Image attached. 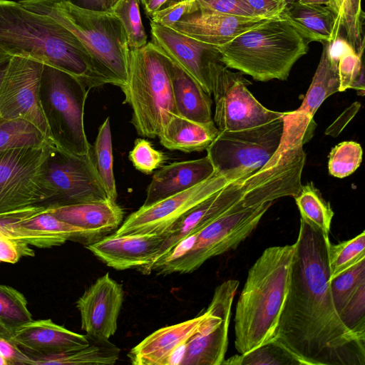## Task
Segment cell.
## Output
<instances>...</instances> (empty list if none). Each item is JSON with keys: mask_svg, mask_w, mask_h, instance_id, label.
I'll return each instance as SVG.
<instances>
[{"mask_svg": "<svg viewBox=\"0 0 365 365\" xmlns=\"http://www.w3.org/2000/svg\"><path fill=\"white\" fill-rule=\"evenodd\" d=\"M329 243L328 234L300 219L274 339L304 365H365V336L343 324L333 302Z\"/></svg>", "mask_w": 365, "mask_h": 365, "instance_id": "obj_1", "label": "cell"}, {"mask_svg": "<svg viewBox=\"0 0 365 365\" xmlns=\"http://www.w3.org/2000/svg\"><path fill=\"white\" fill-rule=\"evenodd\" d=\"M0 48L13 56L32 58L63 70L89 90L108 83L77 37L52 18L19 1L0 0Z\"/></svg>", "mask_w": 365, "mask_h": 365, "instance_id": "obj_2", "label": "cell"}, {"mask_svg": "<svg viewBox=\"0 0 365 365\" xmlns=\"http://www.w3.org/2000/svg\"><path fill=\"white\" fill-rule=\"evenodd\" d=\"M295 245L265 249L248 272L235 316V346L244 354L275 337L288 293Z\"/></svg>", "mask_w": 365, "mask_h": 365, "instance_id": "obj_3", "label": "cell"}, {"mask_svg": "<svg viewBox=\"0 0 365 365\" xmlns=\"http://www.w3.org/2000/svg\"><path fill=\"white\" fill-rule=\"evenodd\" d=\"M272 174L227 212L182 240L153 271L163 274L192 272L207 259L235 249L254 232L274 203L267 202Z\"/></svg>", "mask_w": 365, "mask_h": 365, "instance_id": "obj_4", "label": "cell"}, {"mask_svg": "<svg viewBox=\"0 0 365 365\" xmlns=\"http://www.w3.org/2000/svg\"><path fill=\"white\" fill-rule=\"evenodd\" d=\"M283 11L217 46L224 65L258 81L287 80L294 63L307 53L310 41Z\"/></svg>", "mask_w": 365, "mask_h": 365, "instance_id": "obj_5", "label": "cell"}, {"mask_svg": "<svg viewBox=\"0 0 365 365\" xmlns=\"http://www.w3.org/2000/svg\"><path fill=\"white\" fill-rule=\"evenodd\" d=\"M25 8L48 16L83 44L109 84L127 82L130 48L123 26L111 11L82 9L64 0H19Z\"/></svg>", "mask_w": 365, "mask_h": 365, "instance_id": "obj_6", "label": "cell"}, {"mask_svg": "<svg viewBox=\"0 0 365 365\" xmlns=\"http://www.w3.org/2000/svg\"><path fill=\"white\" fill-rule=\"evenodd\" d=\"M170 59L153 42L130 48L125 103L138 135L155 138L177 113L171 83Z\"/></svg>", "mask_w": 365, "mask_h": 365, "instance_id": "obj_7", "label": "cell"}, {"mask_svg": "<svg viewBox=\"0 0 365 365\" xmlns=\"http://www.w3.org/2000/svg\"><path fill=\"white\" fill-rule=\"evenodd\" d=\"M89 89L74 76L43 63L39 102L52 143L76 155L91 147L84 128V108Z\"/></svg>", "mask_w": 365, "mask_h": 365, "instance_id": "obj_8", "label": "cell"}, {"mask_svg": "<svg viewBox=\"0 0 365 365\" xmlns=\"http://www.w3.org/2000/svg\"><path fill=\"white\" fill-rule=\"evenodd\" d=\"M46 208L109 200L97 173L91 153L76 155L51 144L44 165Z\"/></svg>", "mask_w": 365, "mask_h": 365, "instance_id": "obj_9", "label": "cell"}, {"mask_svg": "<svg viewBox=\"0 0 365 365\" xmlns=\"http://www.w3.org/2000/svg\"><path fill=\"white\" fill-rule=\"evenodd\" d=\"M283 116L269 123L236 131H218L206 149L215 170L222 174L254 172L273 157L283 134Z\"/></svg>", "mask_w": 365, "mask_h": 365, "instance_id": "obj_10", "label": "cell"}, {"mask_svg": "<svg viewBox=\"0 0 365 365\" xmlns=\"http://www.w3.org/2000/svg\"><path fill=\"white\" fill-rule=\"evenodd\" d=\"M286 151L277 150L260 169L228 183L182 216L163 233L165 240L154 262L142 272L150 273L182 240L197 232L242 200L249 190L277 169Z\"/></svg>", "mask_w": 365, "mask_h": 365, "instance_id": "obj_11", "label": "cell"}, {"mask_svg": "<svg viewBox=\"0 0 365 365\" xmlns=\"http://www.w3.org/2000/svg\"><path fill=\"white\" fill-rule=\"evenodd\" d=\"M51 144L0 152V213L38 205L44 200V165Z\"/></svg>", "mask_w": 365, "mask_h": 365, "instance_id": "obj_12", "label": "cell"}, {"mask_svg": "<svg viewBox=\"0 0 365 365\" xmlns=\"http://www.w3.org/2000/svg\"><path fill=\"white\" fill-rule=\"evenodd\" d=\"M253 172L215 173L203 182L130 214L113 233L163 234L182 216L228 183Z\"/></svg>", "mask_w": 365, "mask_h": 365, "instance_id": "obj_13", "label": "cell"}, {"mask_svg": "<svg viewBox=\"0 0 365 365\" xmlns=\"http://www.w3.org/2000/svg\"><path fill=\"white\" fill-rule=\"evenodd\" d=\"M250 84L241 72H232L226 66L221 71L212 93L215 103L213 120L218 131L251 128L283 116L284 112L262 105L248 90Z\"/></svg>", "mask_w": 365, "mask_h": 365, "instance_id": "obj_14", "label": "cell"}, {"mask_svg": "<svg viewBox=\"0 0 365 365\" xmlns=\"http://www.w3.org/2000/svg\"><path fill=\"white\" fill-rule=\"evenodd\" d=\"M43 66V63L32 58L12 57L0 86V121L26 119L50 140L38 95Z\"/></svg>", "mask_w": 365, "mask_h": 365, "instance_id": "obj_15", "label": "cell"}, {"mask_svg": "<svg viewBox=\"0 0 365 365\" xmlns=\"http://www.w3.org/2000/svg\"><path fill=\"white\" fill-rule=\"evenodd\" d=\"M153 43L188 73L210 95L225 67L217 46L150 21Z\"/></svg>", "mask_w": 365, "mask_h": 365, "instance_id": "obj_16", "label": "cell"}, {"mask_svg": "<svg viewBox=\"0 0 365 365\" xmlns=\"http://www.w3.org/2000/svg\"><path fill=\"white\" fill-rule=\"evenodd\" d=\"M322 44L318 66L301 106L295 110L284 112L280 150L304 145L309 140L315 128L314 114L328 97L339 92L337 65L329 58L328 42Z\"/></svg>", "mask_w": 365, "mask_h": 365, "instance_id": "obj_17", "label": "cell"}, {"mask_svg": "<svg viewBox=\"0 0 365 365\" xmlns=\"http://www.w3.org/2000/svg\"><path fill=\"white\" fill-rule=\"evenodd\" d=\"M215 316L209 305L193 319L159 329L132 348L128 357L134 365L179 364L187 342L207 327Z\"/></svg>", "mask_w": 365, "mask_h": 365, "instance_id": "obj_18", "label": "cell"}, {"mask_svg": "<svg viewBox=\"0 0 365 365\" xmlns=\"http://www.w3.org/2000/svg\"><path fill=\"white\" fill-rule=\"evenodd\" d=\"M124 299L120 284L108 273L98 278L76 301L81 329L92 339L108 340L118 329Z\"/></svg>", "mask_w": 365, "mask_h": 365, "instance_id": "obj_19", "label": "cell"}, {"mask_svg": "<svg viewBox=\"0 0 365 365\" xmlns=\"http://www.w3.org/2000/svg\"><path fill=\"white\" fill-rule=\"evenodd\" d=\"M164 240L163 234H113L88 244L86 247L115 269L138 268L143 272L154 262Z\"/></svg>", "mask_w": 365, "mask_h": 365, "instance_id": "obj_20", "label": "cell"}, {"mask_svg": "<svg viewBox=\"0 0 365 365\" xmlns=\"http://www.w3.org/2000/svg\"><path fill=\"white\" fill-rule=\"evenodd\" d=\"M16 345L30 359L73 351L90 344V339L54 323L51 319L32 320L13 330Z\"/></svg>", "mask_w": 365, "mask_h": 365, "instance_id": "obj_21", "label": "cell"}, {"mask_svg": "<svg viewBox=\"0 0 365 365\" xmlns=\"http://www.w3.org/2000/svg\"><path fill=\"white\" fill-rule=\"evenodd\" d=\"M277 16L245 17L194 11L167 26L200 41L219 46Z\"/></svg>", "mask_w": 365, "mask_h": 365, "instance_id": "obj_22", "label": "cell"}, {"mask_svg": "<svg viewBox=\"0 0 365 365\" xmlns=\"http://www.w3.org/2000/svg\"><path fill=\"white\" fill-rule=\"evenodd\" d=\"M215 173V168L207 155L200 159L165 165L153 175L143 206L150 205L189 189L207 180Z\"/></svg>", "mask_w": 365, "mask_h": 365, "instance_id": "obj_23", "label": "cell"}, {"mask_svg": "<svg viewBox=\"0 0 365 365\" xmlns=\"http://www.w3.org/2000/svg\"><path fill=\"white\" fill-rule=\"evenodd\" d=\"M58 220L88 230L99 239L119 227L124 212L117 202L93 201L48 208Z\"/></svg>", "mask_w": 365, "mask_h": 365, "instance_id": "obj_24", "label": "cell"}, {"mask_svg": "<svg viewBox=\"0 0 365 365\" xmlns=\"http://www.w3.org/2000/svg\"><path fill=\"white\" fill-rule=\"evenodd\" d=\"M231 315L216 311L211 322L185 344L180 365H222L228 346Z\"/></svg>", "mask_w": 365, "mask_h": 365, "instance_id": "obj_25", "label": "cell"}, {"mask_svg": "<svg viewBox=\"0 0 365 365\" xmlns=\"http://www.w3.org/2000/svg\"><path fill=\"white\" fill-rule=\"evenodd\" d=\"M170 69L177 114L205 125L216 126L212 115L210 95L172 60Z\"/></svg>", "mask_w": 365, "mask_h": 365, "instance_id": "obj_26", "label": "cell"}, {"mask_svg": "<svg viewBox=\"0 0 365 365\" xmlns=\"http://www.w3.org/2000/svg\"><path fill=\"white\" fill-rule=\"evenodd\" d=\"M286 19L309 41L330 42L339 34L337 16L329 6L289 2Z\"/></svg>", "mask_w": 365, "mask_h": 365, "instance_id": "obj_27", "label": "cell"}, {"mask_svg": "<svg viewBox=\"0 0 365 365\" xmlns=\"http://www.w3.org/2000/svg\"><path fill=\"white\" fill-rule=\"evenodd\" d=\"M217 133L216 126L205 125L175 113L158 137L167 149L191 153L206 150Z\"/></svg>", "mask_w": 365, "mask_h": 365, "instance_id": "obj_28", "label": "cell"}, {"mask_svg": "<svg viewBox=\"0 0 365 365\" xmlns=\"http://www.w3.org/2000/svg\"><path fill=\"white\" fill-rule=\"evenodd\" d=\"M48 208L34 205L19 210L0 213V235L24 241L38 248L60 246L67 240L63 237L42 231L27 229L20 225L22 222L46 211Z\"/></svg>", "mask_w": 365, "mask_h": 365, "instance_id": "obj_29", "label": "cell"}, {"mask_svg": "<svg viewBox=\"0 0 365 365\" xmlns=\"http://www.w3.org/2000/svg\"><path fill=\"white\" fill-rule=\"evenodd\" d=\"M119 353V349L108 340L90 339L86 347L63 354L30 359L29 364L113 365L118 361Z\"/></svg>", "mask_w": 365, "mask_h": 365, "instance_id": "obj_30", "label": "cell"}, {"mask_svg": "<svg viewBox=\"0 0 365 365\" xmlns=\"http://www.w3.org/2000/svg\"><path fill=\"white\" fill-rule=\"evenodd\" d=\"M301 215V219L329 235L334 212L329 202L312 182L302 185L299 193L294 197Z\"/></svg>", "mask_w": 365, "mask_h": 365, "instance_id": "obj_31", "label": "cell"}, {"mask_svg": "<svg viewBox=\"0 0 365 365\" xmlns=\"http://www.w3.org/2000/svg\"><path fill=\"white\" fill-rule=\"evenodd\" d=\"M51 143L35 125L26 119L0 121V152L20 148H41Z\"/></svg>", "mask_w": 365, "mask_h": 365, "instance_id": "obj_32", "label": "cell"}, {"mask_svg": "<svg viewBox=\"0 0 365 365\" xmlns=\"http://www.w3.org/2000/svg\"><path fill=\"white\" fill-rule=\"evenodd\" d=\"M94 164L108 198L116 202L118 193L113 173V155L110 118L98 128L93 147Z\"/></svg>", "mask_w": 365, "mask_h": 365, "instance_id": "obj_33", "label": "cell"}, {"mask_svg": "<svg viewBox=\"0 0 365 365\" xmlns=\"http://www.w3.org/2000/svg\"><path fill=\"white\" fill-rule=\"evenodd\" d=\"M223 365H304L281 342L274 339L244 354L225 359Z\"/></svg>", "mask_w": 365, "mask_h": 365, "instance_id": "obj_34", "label": "cell"}, {"mask_svg": "<svg viewBox=\"0 0 365 365\" xmlns=\"http://www.w3.org/2000/svg\"><path fill=\"white\" fill-rule=\"evenodd\" d=\"M48 210L22 222L20 225L27 229L58 235L67 240L80 242L84 243L85 245L99 240L96 235L88 230L58 220L51 215Z\"/></svg>", "mask_w": 365, "mask_h": 365, "instance_id": "obj_35", "label": "cell"}, {"mask_svg": "<svg viewBox=\"0 0 365 365\" xmlns=\"http://www.w3.org/2000/svg\"><path fill=\"white\" fill-rule=\"evenodd\" d=\"M32 320L24 295L11 286L0 284V323L13 331Z\"/></svg>", "mask_w": 365, "mask_h": 365, "instance_id": "obj_36", "label": "cell"}, {"mask_svg": "<svg viewBox=\"0 0 365 365\" xmlns=\"http://www.w3.org/2000/svg\"><path fill=\"white\" fill-rule=\"evenodd\" d=\"M365 258V232L337 245L329 243V259L331 279Z\"/></svg>", "mask_w": 365, "mask_h": 365, "instance_id": "obj_37", "label": "cell"}, {"mask_svg": "<svg viewBox=\"0 0 365 365\" xmlns=\"http://www.w3.org/2000/svg\"><path fill=\"white\" fill-rule=\"evenodd\" d=\"M140 0H120L110 11L120 20L125 32L130 48L147 43V34L139 9Z\"/></svg>", "mask_w": 365, "mask_h": 365, "instance_id": "obj_38", "label": "cell"}, {"mask_svg": "<svg viewBox=\"0 0 365 365\" xmlns=\"http://www.w3.org/2000/svg\"><path fill=\"white\" fill-rule=\"evenodd\" d=\"M364 282L365 258L330 279L331 294L338 314L357 288Z\"/></svg>", "mask_w": 365, "mask_h": 365, "instance_id": "obj_39", "label": "cell"}, {"mask_svg": "<svg viewBox=\"0 0 365 365\" xmlns=\"http://www.w3.org/2000/svg\"><path fill=\"white\" fill-rule=\"evenodd\" d=\"M362 153V148L356 142L344 141L337 144L329 155V174L338 178L349 176L360 166Z\"/></svg>", "mask_w": 365, "mask_h": 365, "instance_id": "obj_40", "label": "cell"}, {"mask_svg": "<svg viewBox=\"0 0 365 365\" xmlns=\"http://www.w3.org/2000/svg\"><path fill=\"white\" fill-rule=\"evenodd\" d=\"M364 19L361 0L343 1L338 25L344 29L346 40L357 53H363L364 48Z\"/></svg>", "mask_w": 365, "mask_h": 365, "instance_id": "obj_41", "label": "cell"}, {"mask_svg": "<svg viewBox=\"0 0 365 365\" xmlns=\"http://www.w3.org/2000/svg\"><path fill=\"white\" fill-rule=\"evenodd\" d=\"M337 69L339 78V92L353 88L361 93V96H364V68L362 53H357L350 46L339 56Z\"/></svg>", "mask_w": 365, "mask_h": 365, "instance_id": "obj_42", "label": "cell"}, {"mask_svg": "<svg viewBox=\"0 0 365 365\" xmlns=\"http://www.w3.org/2000/svg\"><path fill=\"white\" fill-rule=\"evenodd\" d=\"M339 316L349 329L365 336V282L348 299Z\"/></svg>", "mask_w": 365, "mask_h": 365, "instance_id": "obj_43", "label": "cell"}, {"mask_svg": "<svg viewBox=\"0 0 365 365\" xmlns=\"http://www.w3.org/2000/svg\"><path fill=\"white\" fill-rule=\"evenodd\" d=\"M128 158L135 169L145 174H150L165 162L166 156L155 150L145 139L138 138L135 141Z\"/></svg>", "mask_w": 365, "mask_h": 365, "instance_id": "obj_44", "label": "cell"}, {"mask_svg": "<svg viewBox=\"0 0 365 365\" xmlns=\"http://www.w3.org/2000/svg\"><path fill=\"white\" fill-rule=\"evenodd\" d=\"M194 11L245 17L258 16L245 0H193L188 14Z\"/></svg>", "mask_w": 365, "mask_h": 365, "instance_id": "obj_45", "label": "cell"}, {"mask_svg": "<svg viewBox=\"0 0 365 365\" xmlns=\"http://www.w3.org/2000/svg\"><path fill=\"white\" fill-rule=\"evenodd\" d=\"M13 331L0 323V365L29 364L30 357L14 342Z\"/></svg>", "mask_w": 365, "mask_h": 365, "instance_id": "obj_46", "label": "cell"}, {"mask_svg": "<svg viewBox=\"0 0 365 365\" xmlns=\"http://www.w3.org/2000/svg\"><path fill=\"white\" fill-rule=\"evenodd\" d=\"M34 250L27 242L0 235V262L15 264L23 257H33Z\"/></svg>", "mask_w": 365, "mask_h": 365, "instance_id": "obj_47", "label": "cell"}, {"mask_svg": "<svg viewBox=\"0 0 365 365\" xmlns=\"http://www.w3.org/2000/svg\"><path fill=\"white\" fill-rule=\"evenodd\" d=\"M257 16H274L287 7L289 0H245Z\"/></svg>", "mask_w": 365, "mask_h": 365, "instance_id": "obj_48", "label": "cell"}, {"mask_svg": "<svg viewBox=\"0 0 365 365\" xmlns=\"http://www.w3.org/2000/svg\"><path fill=\"white\" fill-rule=\"evenodd\" d=\"M360 107V103H354L351 105V106L347 108L343 114H341L339 118L331 125H330L327 131L325 132L326 135H330L333 136H336L343 129V128L346 125V123H341L342 119L349 121L353 116L355 115L358 109Z\"/></svg>", "mask_w": 365, "mask_h": 365, "instance_id": "obj_49", "label": "cell"}, {"mask_svg": "<svg viewBox=\"0 0 365 365\" xmlns=\"http://www.w3.org/2000/svg\"><path fill=\"white\" fill-rule=\"evenodd\" d=\"M67 3L78 8L95 11H107L104 5L103 0H64Z\"/></svg>", "mask_w": 365, "mask_h": 365, "instance_id": "obj_50", "label": "cell"}, {"mask_svg": "<svg viewBox=\"0 0 365 365\" xmlns=\"http://www.w3.org/2000/svg\"><path fill=\"white\" fill-rule=\"evenodd\" d=\"M183 1L186 0H150L143 7L147 15L150 16L156 11L170 7Z\"/></svg>", "mask_w": 365, "mask_h": 365, "instance_id": "obj_51", "label": "cell"}, {"mask_svg": "<svg viewBox=\"0 0 365 365\" xmlns=\"http://www.w3.org/2000/svg\"><path fill=\"white\" fill-rule=\"evenodd\" d=\"M13 56L0 48V86L8 70Z\"/></svg>", "mask_w": 365, "mask_h": 365, "instance_id": "obj_52", "label": "cell"}, {"mask_svg": "<svg viewBox=\"0 0 365 365\" xmlns=\"http://www.w3.org/2000/svg\"><path fill=\"white\" fill-rule=\"evenodd\" d=\"M297 1L302 4L326 5L336 13L334 0H298Z\"/></svg>", "mask_w": 365, "mask_h": 365, "instance_id": "obj_53", "label": "cell"}, {"mask_svg": "<svg viewBox=\"0 0 365 365\" xmlns=\"http://www.w3.org/2000/svg\"><path fill=\"white\" fill-rule=\"evenodd\" d=\"M120 0H103L104 5L107 11H110L114 6Z\"/></svg>", "mask_w": 365, "mask_h": 365, "instance_id": "obj_54", "label": "cell"}, {"mask_svg": "<svg viewBox=\"0 0 365 365\" xmlns=\"http://www.w3.org/2000/svg\"><path fill=\"white\" fill-rule=\"evenodd\" d=\"M343 1L344 0H334L335 11H336V15H337L336 26L338 27H339V25H338V18H339V14H340V11H341V9Z\"/></svg>", "mask_w": 365, "mask_h": 365, "instance_id": "obj_55", "label": "cell"}, {"mask_svg": "<svg viewBox=\"0 0 365 365\" xmlns=\"http://www.w3.org/2000/svg\"><path fill=\"white\" fill-rule=\"evenodd\" d=\"M150 0H140V1L142 3L143 6H145L148 3Z\"/></svg>", "mask_w": 365, "mask_h": 365, "instance_id": "obj_56", "label": "cell"}, {"mask_svg": "<svg viewBox=\"0 0 365 365\" xmlns=\"http://www.w3.org/2000/svg\"><path fill=\"white\" fill-rule=\"evenodd\" d=\"M294 1V0H289V2H291V1Z\"/></svg>", "mask_w": 365, "mask_h": 365, "instance_id": "obj_57", "label": "cell"}, {"mask_svg": "<svg viewBox=\"0 0 365 365\" xmlns=\"http://www.w3.org/2000/svg\"><path fill=\"white\" fill-rule=\"evenodd\" d=\"M334 6H335V5H334Z\"/></svg>", "mask_w": 365, "mask_h": 365, "instance_id": "obj_58", "label": "cell"}]
</instances>
